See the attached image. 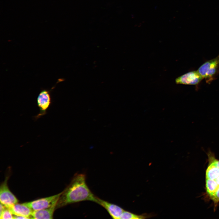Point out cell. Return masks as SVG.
Instances as JSON below:
<instances>
[{"label":"cell","instance_id":"obj_1","mask_svg":"<svg viewBox=\"0 0 219 219\" xmlns=\"http://www.w3.org/2000/svg\"><path fill=\"white\" fill-rule=\"evenodd\" d=\"M98 197L91 191L86 182V175L77 173L70 183L62 192L57 202L56 208L85 201L96 203Z\"/></svg>","mask_w":219,"mask_h":219},{"label":"cell","instance_id":"obj_2","mask_svg":"<svg viewBox=\"0 0 219 219\" xmlns=\"http://www.w3.org/2000/svg\"><path fill=\"white\" fill-rule=\"evenodd\" d=\"M198 71L209 84L219 72V55L215 58L205 62L198 69Z\"/></svg>","mask_w":219,"mask_h":219},{"label":"cell","instance_id":"obj_3","mask_svg":"<svg viewBox=\"0 0 219 219\" xmlns=\"http://www.w3.org/2000/svg\"><path fill=\"white\" fill-rule=\"evenodd\" d=\"M62 193L24 203L33 210L47 208L57 203Z\"/></svg>","mask_w":219,"mask_h":219},{"label":"cell","instance_id":"obj_4","mask_svg":"<svg viewBox=\"0 0 219 219\" xmlns=\"http://www.w3.org/2000/svg\"><path fill=\"white\" fill-rule=\"evenodd\" d=\"M52 103L51 98L49 91L43 89L41 91L37 98V104L40 112L34 116L36 120L39 118L47 113L48 109Z\"/></svg>","mask_w":219,"mask_h":219},{"label":"cell","instance_id":"obj_5","mask_svg":"<svg viewBox=\"0 0 219 219\" xmlns=\"http://www.w3.org/2000/svg\"><path fill=\"white\" fill-rule=\"evenodd\" d=\"M7 177L1 185L0 201V203L9 208L18 203V200L9 190L7 185Z\"/></svg>","mask_w":219,"mask_h":219},{"label":"cell","instance_id":"obj_6","mask_svg":"<svg viewBox=\"0 0 219 219\" xmlns=\"http://www.w3.org/2000/svg\"><path fill=\"white\" fill-rule=\"evenodd\" d=\"M203 79L198 71L188 72L177 78L175 80L177 84L196 85Z\"/></svg>","mask_w":219,"mask_h":219},{"label":"cell","instance_id":"obj_7","mask_svg":"<svg viewBox=\"0 0 219 219\" xmlns=\"http://www.w3.org/2000/svg\"><path fill=\"white\" fill-rule=\"evenodd\" d=\"M106 210L112 218L120 219L124 210L118 205L110 203L98 197L96 203Z\"/></svg>","mask_w":219,"mask_h":219},{"label":"cell","instance_id":"obj_8","mask_svg":"<svg viewBox=\"0 0 219 219\" xmlns=\"http://www.w3.org/2000/svg\"><path fill=\"white\" fill-rule=\"evenodd\" d=\"M9 209L13 215L25 217L28 219L30 218L33 211L24 203H16Z\"/></svg>","mask_w":219,"mask_h":219},{"label":"cell","instance_id":"obj_9","mask_svg":"<svg viewBox=\"0 0 219 219\" xmlns=\"http://www.w3.org/2000/svg\"><path fill=\"white\" fill-rule=\"evenodd\" d=\"M57 203L44 209L33 210L31 218L34 219H52L54 212L56 208Z\"/></svg>","mask_w":219,"mask_h":219},{"label":"cell","instance_id":"obj_10","mask_svg":"<svg viewBox=\"0 0 219 219\" xmlns=\"http://www.w3.org/2000/svg\"><path fill=\"white\" fill-rule=\"evenodd\" d=\"M208 158L209 163L206 172V179L214 180L219 176V169L210 158Z\"/></svg>","mask_w":219,"mask_h":219},{"label":"cell","instance_id":"obj_11","mask_svg":"<svg viewBox=\"0 0 219 219\" xmlns=\"http://www.w3.org/2000/svg\"><path fill=\"white\" fill-rule=\"evenodd\" d=\"M156 216L153 213H144L140 215L134 214L124 210L122 214L120 219H138L150 218Z\"/></svg>","mask_w":219,"mask_h":219},{"label":"cell","instance_id":"obj_12","mask_svg":"<svg viewBox=\"0 0 219 219\" xmlns=\"http://www.w3.org/2000/svg\"><path fill=\"white\" fill-rule=\"evenodd\" d=\"M219 186L214 180L206 179V188L207 192L210 197L214 194Z\"/></svg>","mask_w":219,"mask_h":219},{"label":"cell","instance_id":"obj_13","mask_svg":"<svg viewBox=\"0 0 219 219\" xmlns=\"http://www.w3.org/2000/svg\"><path fill=\"white\" fill-rule=\"evenodd\" d=\"M0 219H13V214L9 208L5 207L2 214L0 215Z\"/></svg>","mask_w":219,"mask_h":219},{"label":"cell","instance_id":"obj_14","mask_svg":"<svg viewBox=\"0 0 219 219\" xmlns=\"http://www.w3.org/2000/svg\"><path fill=\"white\" fill-rule=\"evenodd\" d=\"M210 197L215 204L219 202V186L214 194Z\"/></svg>","mask_w":219,"mask_h":219},{"label":"cell","instance_id":"obj_15","mask_svg":"<svg viewBox=\"0 0 219 219\" xmlns=\"http://www.w3.org/2000/svg\"><path fill=\"white\" fill-rule=\"evenodd\" d=\"M207 155L208 157L210 158L212 160L215 165L219 169V160L215 158L214 154L210 151H209L207 153Z\"/></svg>","mask_w":219,"mask_h":219},{"label":"cell","instance_id":"obj_16","mask_svg":"<svg viewBox=\"0 0 219 219\" xmlns=\"http://www.w3.org/2000/svg\"><path fill=\"white\" fill-rule=\"evenodd\" d=\"M13 219H28L27 217L19 216L13 215Z\"/></svg>","mask_w":219,"mask_h":219},{"label":"cell","instance_id":"obj_17","mask_svg":"<svg viewBox=\"0 0 219 219\" xmlns=\"http://www.w3.org/2000/svg\"><path fill=\"white\" fill-rule=\"evenodd\" d=\"M214 180L218 185L219 186V176Z\"/></svg>","mask_w":219,"mask_h":219}]
</instances>
